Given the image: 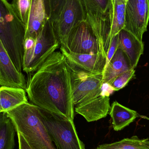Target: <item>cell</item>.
<instances>
[{
    "label": "cell",
    "mask_w": 149,
    "mask_h": 149,
    "mask_svg": "<svg viewBox=\"0 0 149 149\" xmlns=\"http://www.w3.org/2000/svg\"><path fill=\"white\" fill-rule=\"evenodd\" d=\"M29 74L25 91L30 101L73 121L71 72L62 52H54Z\"/></svg>",
    "instance_id": "obj_1"
},
{
    "label": "cell",
    "mask_w": 149,
    "mask_h": 149,
    "mask_svg": "<svg viewBox=\"0 0 149 149\" xmlns=\"http://www.w3.org/2000/svg\"><path fill=\"white\" fill-rule=\"evenodd\" d=\"M69 64L71 72L74 111L88 122L106 117L111 106L109 95L105 94L102 89L103 74H91Z\"/></svg>",
    "instance_id": "obj_2"
},
{
    "label": "cell",
    "mask_w": 149,
    "mask_h": 149,
    "mask_svg": "<svg viewBox=\"0 0 149 149\" xmlns=\"http://www.w3.org/2000/svg\"><path fill=\"white\" fill-rule=\"evenodd\" d=\"M19 132L34 149H57L39 115L38 107L24 103L6 112Z\"/></svg>",
    "instance_id": "obj_3"
},
{
    "label": "cell",
    "mask_w": 149,
    "mask_h": 149,
    "mask_svg": "<svg viewBox=\"0 0 149 149\" xmlns=\"http://www.w3.org/2000/svg\"><path fill=\"white\" fill-rule=\"evenodd\" d=\"M26 28L7 0H0V39L17 70L22 72Z\"/></svg>",
    "instance_id": "obj_4"
},
{
    "label": "cell",
    "mask_w": 149,
    "mask_h": 149,
    "mask_svg": "<svg viewBox=\"0 0 149 149\" xmlns=\"http://www.w3.org/2000/svg\"><path fill=\"white\" fill-rule=\"evenodd\" d=\"M39 115L57 149H86L79 138L74 122L38 107Z\"/></svg>",
    "instance_id": "obj_5"
},
{
    "label": "cell",
    "mask_w": 149,
    "mask_h": 149,
    "mask_svg": "<svg viewBox=\"0 0 149 149\" xmlns=\"http://www.w3.org/2000/svg\"><path fill=\"white\" fill-rule=\"evenodd\" d=\"M86 21L107 56L110 45L112 0H82Z\"/></svg>",
    "instance_id": "obj_6"
},
{
    "label": "cell",
    "mask_w": 149,
    "mask_h": 149,
    "mask_svg": "<svg viewBox=\"0 0 149 149\" xmlns=\"http://www.w3.org/2000/svg\"><path fill=\"white\" fill-rule=\"evenodd\" d=\"M60 46L52 23L46 21L31 49L24 51L22 69L27 74L35 72Z\"/></svg>",
    "instance_id": "obj_7"
},
{
    "label": "cell",
    "mask_w": 149,
    "mask_h": 149,
    "mask_svg": "<svg viewBox=\"0 0 149 149\" xmlns=\"http://www.w3.org/2000/svg\"><path fill=\"white\" fill-rule=\"evenodd\" d=\"M86 20L82 0H65L57 18L52 23L60 46H64L72 30Z\"/></svg>",
    "instance_id": "obj_8"
},
{
    "label": "cell",
    "mask_w": 149,
    "mask_h": 149,
    "mask_svg": "<svg viewBox=\"0 0 149 149\" xmlns=\"http://www.w3.org/2000/svg\"><path fill=\"white\" fill-rule=\"evenodd\" d=\"M61 47L68 52L75 54L103 53L106 56L86 20L74 27L69 35L64 46Z\"/></svg>",
    "instance_id": "obj_9"
},
{
    "label": "cell",
    "mask_w": 149,
    "mask_h": 149,
    "mask_svg": "<svg viewBox=\"0 0 149 149\" xmlns=\"http://www.w3.org/2000/svg\"><path fill=\"white\" fill-rule=\"evenodd\" d=\"M149 21V0L127 1L124 29L143 41V36L147 31Z\"/></svg>",
    "instance_id": "obj_10"
},
{
    "label": "cell",
    "mask_w": 149,
    "mask_h": 149,
    "mask_svg": "<svg viewBox=\"0 0 149 149\" xmlns=\"http://www.w3.org/2000/svg\"><path fill=\"white\" fill-rule=\"evenodd\" d=\"M60 47L61 52L69 63L91 74H103L107 64V56L103 53L75 54Z\"/></svg>",
    "instance_id": "obj_11"
},
{
    "label": "cell",
    "mask_w": 149,
    "mask_h": 149,
    "mask_svg": "<svg viewBox=\"0 0 149 149\" xmlns=\"http://www.w3.org/2000/svg\"><path fill=\"white\" fill-rule=\"evenodd\" d=\"M0 86L26 90L25 76L18 71L0 39Z\"/></svg>",
    "instance_id": "obj_12"
},
{
    "label": "cell",
    "mask_w": 149,
    "mask_h": 149,
    "mask_svg": "<svg viewBox=\"0 0 149 149\" xmlns=\"http://www.w3.org/2000/svg\"><path fill=\"white\" fill-rule=\"evenodd\" d=\"M48 19L45 0H32L24 39H36Z\"/></svg>",
    "instance_id": "obj_13"
},
{
    "label": "cell",
    "mask_w": 149,
    "mask_h": 149,
    "mask_svg": "<svg viewBox=\"0 0 149 149\" xmlns=\"http://www.w3.org/2000/svg\"><path fill=\"white\" fill-rule=\"evenodd\" d=\"M118 48L126 54L133 69H135L143 54L144 44L135 36L125 29L118 34Z\"/></svg>",
    "instance_id": "obj_14"
},
{
    "label": "cell",
    "mask_w": 149,
    "mask_h": 149,
    "mask_svg": "<svg viewBox=\"0 0 149 149\" xmlns=\"http://www.w3.org/2000/svg\"><path fill=\"white\" fill-rule=\"evenodd\" d=\"M28 102L26 91L23 88L0 87V112H6Z\"/></svg>",
    "instance_id": "obj_15"
},
{
    "label": "cell",
    "mask_w": 149,
    "mask_h": 149,
    "mask_svg": "<svg viewBox=\"0 0 149 149\" xmlns=\"http://www.w3.org/2000/svg\"><path fill=\"white\" fill-rule=\"evenodd\" d=\"M132 69L126 54L118 48L104 70L103 83L109 84L117 75Z\"/></svg>",
    "instance_id": "obj_16"
},
{
    "label": "cell",
    "mask_w": 149,
    "mask_h": 149,
    "mask_svg": "<svg viewBox=\"0 0 149 149\" xmlns=\"http://www.w3.org/2000/svg\"><path fill=\"white\" fill-rule=\"evenodd\" d=\"M109 114L113 128L116 131L123 129L140 116L136 111L123 106L117 101L112 103Z\"/></svg>",
    "instance_id": "obj_17"
},
{
    "label": "cell",
    "mask_w": 149,
    "mask_h": 149,
    "mask_svg": "<svg viewBox=\"0 0 149 149\" xmlns=\"http://www.w3.org/2000/svg\"><path fill=\"white\" fill-rule=\"evenodd\" d=\"M126 2L122 0H112L109 41L125 28Z\"/></svg>",
    "instance_id": "obj_18"
},
{
    "label": "cell",
    "mask_w": 149,
    "mask_h": 149,
    "mask_svg": "<svg viewBox=\"0 0 149 149\" xmlns=\"http://www.w3.org/2000/svg\"><path fill=\"white\" fill-rule=\"evenodd\" d=\"M15 129L5 112L0 113V149H14Z\"/></svg>",
    "instance_id": "obj_19"
},
{
    "label": "cell",
    "mask_w": 149,
    "mask_h": 149,
    "mask_svg": "<svg viewBox=\"0 0 149 149\" xmlns=\"http://www.w3.org/2000/svg\"><path fill=\"white\" fill-rule=\"evenodd\" d=\"M95 149H149V139H141L134 136L113 143L102 144Z\"/></svg>",
    "instance_id": "obj_20"
},
{
    "label": "cell",
    "mask_w": 149,
    "mask_h": 149,
    "mask_svg": "<svg viewBox=\"0 0 149 149\" xmlns=\"http://www.w3.org/2000/svg\"><path fill=\"white\" fill-rule=\"evenodd\" d=\"M32 0H13L12 8L19 20L25 26L28 24Z\"/></svg>",
    "instance_id": "obj_21"
},
{
    "label": "cell",
    "mask_w": 149,
    "mask_h": 149,
    "mask_svg": "<svg viewBox=\"0 0 149 149\" xmlns=\"http://www.w3.org/2000/svg\"><path fill=\"white\" fill-rule=\"evenodd\" d=\"M135 69H131L117 75L109 83L114 91H117L125 87L130 81L135 77Z\"/></svg>",
    "instance_id": "obj_22"
},
{
    "label": "cell",
    "mask_w": 149,
    "mask_h": 149,
    "mask_svg": "<svg viewBox=\"0 0 149 149\" xmlns=\"http://www.w3.org/2000/svg\"><path fill=\"white\" fill-rule=\"evenodd\" d=\"M65 0H45L47 15L52 23L57 18Z\"/></svg>",
    "instance_id": "obj_23"
},
{
    "label": "cell",
    "mask_w": 149,
    "mask_h": 149,
    "mask_svg": "<svg viewBox=\"0 0 149 149\" xmlns=\"http://www.w3.org/2000/svg\"><path fill=\"white\" fill-rule=\"evenodd\" d=\"M118 47V34L114 37L112 39L110 43V46L109 49L108 51L107 54V64L106 66L107 65L111 58L114 55L116 52L117 50ZM106 68V67H105Z\"/></svg>",
    "instance_id": "obj_24"
},
{
    "label": "cell",
    "mask_w": 149,
    "mask_h": 149,
    "mask_svg": "<svg viewBox=\"0 0 149 149\" xmlns=\"http://www.w3.org/2000/svg\"><path fill=\"white\" fill-rule=\"evenodd\" d=\"M18 138V149H34L26 141L24 137L19 132H17Z\"/></svg>",
    "instance_id": "obj_25"
},
{
    "label": "cell",
    "mask_w": 149,
    "mask_h": 149,
    "mask_svg": "<svg viewBox=\"0 0 149 149\" xmlns=\"http://www.w3.org/2000/svg\"><path fill=\"white\" fill-rule=\"evenodd\" d=\"M36 39L32 38H28L24 39V51L28 50L32 48L35 45Z\"/></svg>",
    "instance_id": "obj_26"
},
{
    "label": "cell",
    "mask_w": 149,
    "mask_h": 149,
    "mask_svg": "<svg viewBox=\"0 0 149 149\" xmlns=\"http://www.w3.org/2000/svg\"><path fill=\"white\" fill-rule=\"evenodd\" d=\"M122 1H124L126 2H127V0H122Z\"/></svg>",
    "instance_id": "obj_27"
},
{
    "label": "cell",
    "mask_w": 149,
    "mask_h": 149,
    "mask_svg": "<svg viewBox=\"0 0 149 149\" xmlns=\"http://www.w3.org/2000/svg\"><path fill=\"white\" fill-rule=\"evenodd\" d=\"M0 113H1V112H0Z\"/></svg>",
    "instance_id": "obj_28"
}]
</instances>
